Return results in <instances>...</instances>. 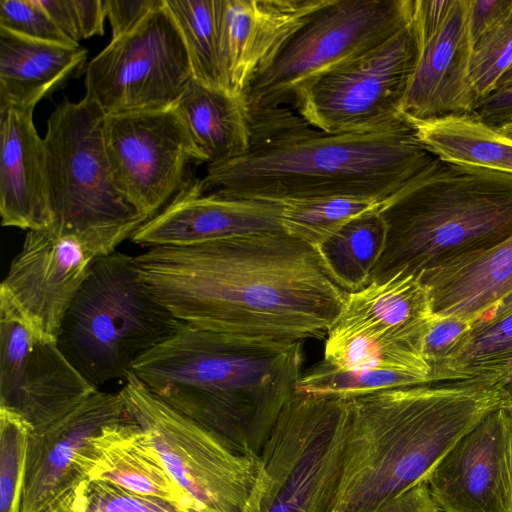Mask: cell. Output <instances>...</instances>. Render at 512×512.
Wrapping results in <instances>:
<instances>
[{"label":"cell","mask_w":512,"mask_h":512,"mask_svg":"<svg viewBox=\"0 0 512 512\" xmlns=\"http://www.w3.org/2000/svg\"><path fill=\"white\" fill-rule=\"evenodd\" d=\"M135 259L143 283L177 319L219 333L320 338L347 294L318 250L284 231L150 247Z\"/></svg>","instance_id":"obj_1"},{"label":"cell","mask_w":512,"mask_h":512,"mask_svg":"<svg viewBox=\"0 0 512 512\" xmlns=\"http://www.w3.org/2000/svg\"><path fill=\"white\" fill-rule=\"evenodd\" d=\"M408 120L370 133H328L287 106L250 114L248 151L208 164L200 186L224 197L288 203L354 197L382 203L434 158Z\"/></svg>","instance_id":"obj_2"},{"label":"cell","mask_w":512,"mask_h":512,"mask_svg":"<svg viewBox=\"0 0 512 512\" xmlns=\"http://www.w3.org/2000/svg\"><path fill=\"white\" fill-rule=\"evenodd\" d=\"M303 342L183 323L132 373L160 400L237 454L258 458L303 374Z\"/></svg>","instance_id":"obj_3"},{"label":"cell","mask_w":512,"mask_h":512,"mask_svg":"<svg viewBox=\"0 0 512 512\" xmlns=\"http://www.w3.org/2000/svg\"><path fill=\"white\" fill-rule=\"evenodd\" d=\"M348 400L337 490L329 512H377L424 481L446 452L502 403L501 384L445 382Z\"/></svg>","instance_id":"obj_4"},{"label":"cell","mask_w":512,"mask_h":512,"mask_svg":"<svg viewBox=\"0 0 512 512\" xmlns=\"http://www.w3.org/2000/svg\"><path fill=\"white\" fill-rule=\"evenodd\" d=\"M379 212L386 239L370 282L420 276L512 236V174L435 156Z\"/></svg>","instance_id":"obj_5"},{"label":"cell","mask_w":512,"mask_h":512,"mask_svg":"<svg viewBox=\"0 0 512 512\" xmlns=\"http://www.w3.org/2000/svg\"><path fill=\"white\" fill-rule=\"evenodd\" d=\"M183 324L150 292L135 257L99 256L57 336L68 361L95 388L126 378L134 362Z\"/></svg>","instance_id":"obj_6"},{"label":"cell","mask_w":512,"mask_h":512,"mask_svg":"<svg viewBox=\"0 0 512 512\" xmlns=\"http://www.w3.org/2000/svg\"><path fill=\"white\" fill-rule=\"evenodd\" d=\"M105 114L93 101L64 99L43 138L51 230L110 254L145 222L119 191L106 152Z\"/></svg>","instance_id":"obj_7"},{"label":"cell","mask_w":512,"mask_h":512,"mask_svg":"<svg viewBox=\"0 0 512 512\" xmlns=\"http://www.w3.org/2000/svg\"><path fill=\"white\" fill-rule=\"evenodd\" d=\"M347 425V399L295 393L258 457L242 512H329Z\"/></svg>","instance_id":"obj_8"},{"label":"cell","mask_w":512,"mask_h":512,"mask_svg":"<svg viewBox=\"0 0 512 512\" xmlns=\"http://www.w3.org/2000/svg\"><path fill=\"white\" fill-rule=\"evenodd\" d=\"M413 0H330L250 83L249 113L285 106L304 86L384 42L411 22Z\"/></svg>","instance_id":"obj_9"},{"label":"cell","mask_w":512,"mask_h":512,"mask_svg":"<svg viewBox=\"0 0 512 512\" xmlns=\"http://www.w3.org/2000/svg\"><path fill=\"white\" fill-rule=\"evenodd\" d=\"M420 276L397 274L347 292L326 332L323 359L341 369H380L430 383L424 340L434 319Z\"/></svg>","instance_id":"obj_10"},{"label":"cell","mask_w":512,"mask_h":512,"mask_svg":"<svg viewBox=\"0 0 512 512\" xmlns=\"http://www.w3.org/2000/svg\"><path fill=\"white\" fill-rule=\"evenodd\" d=\"M420 41L411 20L390 38L302 87L296 112L328 133H370L408 122L402 105L414 74Z\"/></svg>","instance_id":"obj_11"},{"label":"cell","mask_w":512,"mask_h":512,"mask_svg":"<svg viewBox=\"0 0 512 512\" xmlns=\"http://www.w3.org/2000/svg\"><path fill=\"white\" fill-rule=\"evenodd\" d=\"M128 416L149 435L193 512H242L258 474V458L227 448L204 427L157 398L132 372L119 392Z\"/></svg>","instance_id":"obj_12"},{"label":"cell","mask_w":512,"mask_h":512,"mask_svg":"<svg viewBox=\"0 0 512 512\" xmlns=\"http://www.w3.org/2000/svg\"><path fill=\"white\" fill-rule=\"evenodd\" d=\"M192 78L185 43L164 0L88 63L85 98L105 115L163 109Z\"/></svg>","instance_id":"obj_13"},{"label":"cell","mask_w":512,"mask_h":512,"mask_svg":"<svg viewBox=\"0 0 512 512\" xmlns=\"http://www.w3.org/2000/svg\"><path fill=\"white\" fill-rule=\"evenodd\" d=\"M107 156L115 183L145 222L160 213L205 159L174 108L105 115Z\"/></svg>","instance_id":"obj_14"},{"label":"cell","mask_w":512,"mask_h":512,"mask_svg":"<svg viewBox=\"0 0 512 512\" xmlns=\"http://www.w3.org/2000/svg\"><path fill=\"white\" fill-rule=\"evenodd\" d=\"M96 390L57 341L37 333L0 293V407L19 414L37 430L69 413Z\"/></svg>","instance_id":"obj_15"},{"label":"cell","mask_w":512,"mask_h":512,"mask_svg":"<svg viewBox=\"0 0 512 512\" xmlns=\"http://www.w3.org/2000/svg\"><path fill=\"white\" fill-rule=\"evenodd\" d=\"M96 258L73 236L29 230L0 293L37 333L57 341L63 318Z\"/></svg>","instance_id":"obj_16"},{"label":"cell","mask_w":512,"mask_h":512,"mask_svg":"<svg viewBox=\"0 0 512 512\" xmlns=\"http://www.w3.org/2000/svg\"><path fill=\"white\" fill-rule=\"evenodd\" d=\"M511 414L503 402L465 433L425 477L443 512H507Z\"/></svg>","instance_id":"obj_17"},{"label":"cell","mask_w":512,"mask_h":512,"mask_svg":"<svg viewBox=\"0 0 512 512\" xmlns=\"http://www.w3.org/2000/svg\"><path fill=\"white\" fill-rule=\"evenodd\" d=\"M330 0H215L222 88L244 96L285 43Z\"/></svg>","instance_id":"obj_18"},{"label":"cell","mask_w":512,"mask_h":512,"mask_svg":"<svg viewBox=\"0 0 512 512\" xmlns=\"http://www.w3.org/2000/svg\"><path fill=\"white\" fill-rule=\"evenodd\" d=\"M128 417L118 393L96 390L69 413L31 430L21 512H42L80 477L75 461L102 427Z\"/></svg>","instance_id":"obj_19"},{"label":"cell","mask_w":512,"mask_h":512,"mask_svg":"<svg viewBox=\"0 0 512 512\" xmlns=\"http://www.w3.org/2000/svg\"><path fill=\"white\" fill-rule=\"evenodd\" d=\"M282 210V203L205 193L199 179H190L131 239L150 248L185 246L250 233L283 232Z\"/></svg>","instance_id":"obj_20"},{"label":"cell","mask_w":512,"mask_h":512,"mask_svg":"<svg viewBox=\"0 0 512 512\" xmlns=\"http://www.w3.org/2000/svg\"><path fill=\"white\" fill-rule=\"evenodd\" d=\"M420 45L403 115L408 120H427L473 113L477 100L469 76L473 41L468 0H455L444 24Z\"/></svg>","instance_id":"obj_21"},{"label":"cell","mask_w":512,"mask_h":512,"mask_svg":"<svg viewBox=\"0 0 512 512\" xmlns=\"http://www.w3.org/2000/svg\"><path fill=\"white\" fill-rule=\"evenodd\" d=\"M34 108L0 105V214L3 226L46 230L53 226L43 138Z\"/></svg>","instance_id":"obj_22"},{"label":"cell","mask_w":512,"mask_h":512,"mask_svg":"<svg viewBox=\"0 0 512 512\" xmlns=\"http://www.w3.org/2000/svg\"><path fill=\"white\" fill-rule=\"evenodd\" d=\"M75 468L80 477L107 481L193 512L189 499L167 472L149 435L129 416L102 427L91 437L77 457Z\"/></svg>","instance_id":"obj_23"},{"label":"cell","mask_w":512,"mask_h":512,"mask_svg":"<svg viewBox=\"0 0 512 512\" xmlns=\"http://www.w3.org/2000/svg\"><path fill=\"white\" fill-rule=\"evenodd\" d=\"M434 315L476 322L512 294V236L423 272Z\"/></svg>","instance_id":"obj_24"},{"label":"cell","mask_w":512,"mask_h":512,"mask_svg":"<svg viewBox=\"0 0 512 512\" xmlns=\"http://www.w3.org/2000/svg\"><path fill=\"white\" fill-rule=\"evenodd\" d=\"M87 50L39 41L0 28V105L36 104L80 71Z\"/></svg>","instance_id":"obj_25"},{"label":"cell","mask_w":512,"mask_h":512,"mask_svg":"<svg viewBox=\"0 0 512 512\" xmlns=\"http://www.w3.org/2000/svg\"><path fill=\"white\" fill-rule=\"evenodd\" d=\"M205 162L244 155L250 144V113L243 96L192 78L172 105Z\"/></svg>","instance_id":"obj_26"},{"label":"cell","mask_w":512,"mask_h":512,"mask_svg":"<svg viewBox=\"0 0 512 512\" xmlns=\"http://www.w3.org/2000/svg\"><path fill=\"white\" fill-rule=\"evenodd\" d=\"M409 121L434 156L512 174V140L475 114Z\"/></svg>","instance_id":"obj_27"},{"label":"cell","mask_w":512,"mask_h":512,"mask_svg":"<svg viewBox=\"0 0 512 512\" xmlns=\"http://www.w3.org/2000/svg\"><path fill=\"white\" fill-rule=\"evenodd\" d=\"M512 378V308L479 319L431 372L430 384L503 383Z\"/></svg>","instance_id":"obj_28"},{"label":"cell","mask_w":512,"mask_h":512,"mask_svg":"<svg viewBox=\"0 0 512 512\" xmlns=\"http://www.w3.org/2000/svg\"><path fill=\"white\" fill-rule=\"evenodd\" d=\"M379 207L355 217L315 247L329 275L346 292L370 283L383 252L386 228Z\"/></svg>","instance_id":"obj_29"},{"label":"cell","mask_w":512,"mask_h":512,"mask_svg":"<svg viewBox=\"0 0 512 512\" xmlns=\"http://www.w3.org/2000/svg\"><path fill=\"white\" fill-rule=\"evenodd\" d=\"M185 43L193 78L222 88L218 60L215 0H165Z\"/></svg>","instance_id":"obj_30"},{"label":"cell","mask_w":512,"mask_h":512,"mask_svg":"<svg viewBox=\"0 0 512 512\" xmlns=\"http://www.w3.org/2000/svg\"><path fill=\"white\" fill-rule=\"evenodd\" d=\"M424 384H429L426 379L410 373L380 369H341L322 359L303 372L296 393L347 399Z\"/></svg>","instance_id":"obj_31"},{"label":"cell","mask_w":512,"mask_h":512,"mask_svg":"<svg viewBox=\"0 0 512 512\" xmlns=\"http://www.w3.org/2000/svg\"><path fill=\"white\" fill-rule=\"evenodd\" d=\"M381 203L354 197H324L283 204V230L314 247L319 246L355 217Z\"/></svg>","instance_id":"obj_32"},{"label":"cell","mask_w":512,"mask_h":512,"mask_svg":"<svg viewBox=\"0 0 512 512\" xmlns=\"http://www.w3.org/2000/svg\"><path fill=\"white\" fill-rule=\"evenodd\" d=\"M42 512H188L166 500L140 495L107 481L82 477Z\"/></svg>","instance_id":"obj_33"},{"label":"cell","mask_w":512,"mask_h":512,"mask_svg":"<svg viewBox=\"0 0 512 512\" xmlns=\"http://www.w3.org/2000/svg\"><path fill=\"white\" fill-rule=\"evenodd\" d=\"M31 430L19 414L0 407V512H21Z\"/></svg>","instance_id":"obj_34"},{"label":"cell","mask_w":512,"mask_h":512,"mask_svg":"<svg viewBox=\"0 0 512 512\" xmlns=\"http://www.w3.org/2000/svg\"><path fill=\"white\" fill-rule=\"evenodd\" d=\"M512 65V10L473 45L470 82L477 103L496 89Z\"/></svg>","instance_id":"obj_35"},{"label":"cell","mask_w":512,"mask_h":512,"mask_svg":"<svg viewBox=\"0 0 512 512\" xmlns=\"http://www.w3.org/2000/svg\"><path fill=\"white\" fill-rule=\"evenodd\" d=\"M0 28L34 40L80 45L58 28L38 0H1Z\"/></svg>","instance_id":"obj_36"},{"label":"cell","mask_w":512,"mask_h":512,"mask_svg":"<svg viewBox=\"0 0 512 512\" xmlns=\"http://www.w3.org/2000/svg\"><path fill=\"white\" fill-rule=\"evenodd\" d=\"M474 323L453 316H434L424 340V356L431 367V372L453 350Z\"/></svg>","instance_id":"obj_37"},{"label":"cell","mask_w":512,"mask_h":512,"mask_svg":"<svg viewBox=\"0 0 512 512\" xmlns=\"http://www.w3.org/2000/svg\"><path fill=\"white\" fill-rule=\"evenodd\" d=\"M164 0H104L106 17L112 29V39H117L137 24Z\"/></svg>","instance_id":"obj_38"},{"label":"cell","mask_w":512,"mask_h":512,"mask_svg":"<svg viewBox=\"0 0 512 512\" xmlns=\"http://www.w3.org/2000/svg\"><path fill=\"white\" fill-rule=\"evenodd\" d=\"M512 10V0H468V20L474 43Z\"/></svg>","instance_id":"obj_39"},{"label":"cell","mask_w":512,"mask_h":512,"mask_svg":"<svg viewBox=\"0 0 512 512\" xmlns=\"http://www.w3.org/2000/svg\"><path fill=\"white\" fill-rule=\"evenodd\" d=\"M455 0H413L412 21L420 44L432 36L446 21Z\"/></svg>","instance_id":"obj_40"},{"label":"cell","mask_w":512,"mask_h":512,"mask_svg":"<svg viewBox=\"0 0 512 512\" xmlns=\"http://www.w3.org/2000/svg\"><path fill=\"white\" fill-rule=\"evenodd\" d=\"M473 114L496 128L512 122V83L497 87L480 100Z\"/></svg>","instance_id":"obj_41"},{"label":"cell","mask_w":512,"mask_h":512,"mask_svg":"<svg viewBox=\"0 0 512 512\" xmlns=\"http://www.w3.org/2000/svg\"><path fill=\"white\" fill-rule=\"evenodd\" d=\"M81 40L104 34L106 17L102 0H73Z\"/></svg>","instance_id":"obj_42"},{"label":"cell","mask_w":512,"mask_h":512,"mask_svg":"<svg viewBox=\"0 0 512 512\" xmlns=\"http://www.w3.org/2000/svg\"><path fill=\"white\" fill-rule=\"evenodd\" d=\"M437 508L423 481L391 500L377 512H432Z\"/></svg>","instance_id":"obj_43"},{"label":"cell","mask_w":512,"mask_h":512,"mask_svg":"<svg viewBox=\"0 0 512 512\" xmlns=\"http://www.w3.org/2000/svg\"><path fill=\"white\" fill-rule=\"evenodd\" d=\"M58 28L74 43L81 40L73 0H38Z\"/></svg>","instance_id":"obj_44"},{"label":"cell","mask_w":512,"mask_h":512,"mask_svg":"<svg viewBox=\"0 0 512 512\" xmlns=\"http://www.w3.org/2000/svg\"><path fill=\"white\" fill-rule=\"evenodd\" d=\"M510 414H511V412H510ZM507 512H512V414H511V418H510L509 442H508V510H507Z\"/></svg>","instance_id":"obj_45"},{"label":"cell","mask_w":512,"mask_h":512,"mask_svg":"<svg viewBox=\"0 0 512 512\" xmlns=\"http://www.w3.org/2000/svg\"><path fill=\"white\" fill-rule=\"evenodd\" d=\"M500 384L502 391V402L512 414V378Z\"/></svg>","instance_id":"obj_46"},{"label":"cell","mask_w":512,"mask_h":512,"mask_svg":"<svg viewBox=\"0 0 512 512\" xmlns=\"http://www.w3.org/2000/svg\"><path fill=\"white\" fill-rule=\"evenodd\" d=\"M512 308V294H510L507 298L502 300L494 309H492L490 312H488L484 317L485 318H491L494 316H497L501 313H503L506 310H509Z\"/></svg>","instance_id":"obj_47"},{"label":"cell","mask_w":512,"mask_h":512,"mask_svg":"<svg viewBox=\"0 0 512 512\" xmlns=\"http://www.w3.org/2000/svg\"><path fill=\"white\" fill-rule=\"evenodd\" d=\"M503 135L512 140V122L504 124L497 128Z\"/></svg>","instance_id":"obj_48"},{"label":"cell","mask_w":512,"mask_h":512,"mask_svg":"<svg viewBox=\"0 0 512 512\" xmlns=\"http://www.w3.org/2000/svg\"><path fill=\"white\" fill-rule=\"evenodd\" d=\"M510 83H512V65L507 70V72L503 75V77L501 78V80H500V82H499L497 87L503 86V85H507V84H510Z\"/></svg>","instance_id":"obj_49"},{"label":"cell","mask_w":512,"mask_h":512,"mask_svg":"<svg viewBox=\"0 0 512 512\" xmlns=\"http://www.w3.org/2000/svg\"><path fill=\"white\" fill-rule=\"evenodd\" d=\"M432 512H443V511H441L439 508H437V509L433 510Z\"/></svg>","instance_id":"obj_50"}]
</instances>
